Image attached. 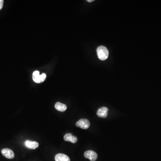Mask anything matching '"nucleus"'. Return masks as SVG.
<instances>
[{
	"instance_id": "nucleus-4",
	"label": "nucleus",
	"mask_w": 161,
	"mask_h": 161,
	"mask_svg": "<svg viewBox=\"0 0 161 161\" xmlns=\"http://www.w3.org/2000/svg\"><path fill=\"white\" fill-rule=\"evenodd\" d=\"M84 156L85 158H88L91 161H95L98 158V155L96 153L92 150H87L84 153Z\"/></svg>"
},
{
	"instance_id": "nucleus-1",
	"label": "nucleus",
	"mask_w": 161,
	"mask_h": 161,
	"mask_svg": "<svg viewBox=\"0 0 161 161\" xmlns=\"http://www.w3.org/2000/svg\"><path fill=\"white\" fill-rule=\"evenodd\" d=\"M98 56L100 60L104 61L107 59L109 55L108 50L106 47L103 46H100L97 49Z\"/></svg>"
},
{
	"instance_id": "nucleus-9",
	"label": "nucleus",
	"mask_w": 161,
	"mask_h": 161,
	"mask_svg": "<svg viewBox=\"0 0 161 161\" xmlns=\"http://www.w3.org/2000/svg\"><path fill=\"white\" fill-rule=\"evenodd\" d=\"M56 161H70L69 158L63 153H58L55 157Z\"/></svg>"
},
{
	"instance_id": "nucleus-5",
	"label": "nucleus",
	"mask_w": 161,
	"mask_h": 161,
	"mask_svg": "<svg viewBox=\"0 0 161 161\" xmlns=\"http://www.w3.org/2000/svg\"><path fill=\"white\" fill-rule=\"evenodd\" d=\"M2 155L8 159H13L14 157V153L13 150L8 148L3 149L1 150Z\"/></svg>"
},
{
	"instance_id": "nucleus-10",
	"label": "nucleus",
	"mask_w": 161,
	"mask_h": 161,
	"mask_svg": "<svg viewBox=\"0 0 161 161\" xmlns=\"http://www.w3.org/2000/svg\"><path fill=\"white\" fill-rule=\"evenodd\" d=\"M55 107L57 111L61 112H64L67 109V106L65 104L60 102H57L55 104Z\"/></svg>"
},
{
	"instance_id": "nucleus-7",
	"label": "nucleus",
	"mask_w": 161,
	"mask_h": 161,
	"mask_svg": "<svg viewBox=\"0 0 161 161\" xmlns=\"http://www.w3.org/2000/svg\"><path fill=\"white\" fill-rule=\"evenodd\" d=\"M25 145L28 148L30 149H36L38 147L39 144L38 143L36 142H33L32 140H27L25 142Z\"/></svg>"
},
{
	"instance_id": "nucleus-8",
	"label": "nucleus",
	"mask_w": 161,
	"mask_h": 161,
	"mask_svg": "<svg viewBox=\"0 0 161 161\" xmlns=\"http://www.w3.org/2000/svg\"><path fill=\"white\" fill-rule=\"evenodd\" d=\"M64 139L66 142H69L72 143H76L78 141V138L74 136L71 133H67L64 136Z\"/></svg>"
},
{
	"instance_id": "nucleus-2",
	"label": "nucleus",
	"mask_w": 161,
	"mask_h": 161,
	"mask_svg": "<svg viewBox=\"0 0 161 161\" xmlns=\"http://www.w3.org/2000/svg\"><path fill=\"white\" fill-rule=\"evenodd\" d=\"M46 75L43 73L42 74H39V71H35L32 74V78L35 83H40L44 82L45 79L46 78Z\"/></svg>"
},
{
	"instance_id": "nucleus-6",
	"label": "nucleus",
	"mask_w": 161,
	"mask_h": 161,
	"mask_svg": "<svg viewBox=\"0 0 161 161\" xmlns=\"http://www.w3.org/2000/svg\"><path fill=\"white\" fill-rule=\"evenodd\" d=\"M108 109L107 107H103L99 108L97 111V115L100 118H105L107 117L108 113Z\"/></svg>"
},
{
	"instance_id": "nucleus-3",
	"label": "nucleus",
	"mask_w": 161,
	"mask_h": 161,
	"mask_svg": "<svg viewBox=\"0 0 161 161\" xmlns=\"http://www.w3.org/2000/svg\"><path fill=\"white\" fill-rule=\"evenodd\" d=\"M77 127L83 129H88L90 126V123L89 120L87 119H82L79 120L78 122L76 123Z\"/></svg>"
},
{
	"instance_id": "nucleus-11",
	"label": "nucleus",
	"mask_w": 161,
	"mask_h": 161,
	"mask_svg": "<svg viewBox=\"0 0 161 161\" xmlns=\"http://www.w3.org/2000/svg\"><path fill=\"white\" fill-rule=\"evenodd\" d=\"M3 3H4V1L0 0V10H1L3 8Z\"/></svg>"
},
{
	"instance_id": "nucleus-12",
	"label": "nucleus",
	"mask_w": 161,
	"mask_h": 161,
	"mask_svg": "<svg viewBox=\"0 0 161 161\" xmlns=\"http://www.w3.org/2000/svg\"><path fill=\"white\" fill-rule=\"evenodd\" d=\"M94 1V0H87V1L89 2H92Z\"/></svg>"
}]
</instances>
